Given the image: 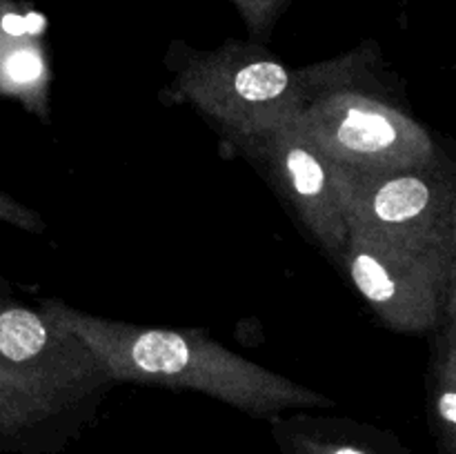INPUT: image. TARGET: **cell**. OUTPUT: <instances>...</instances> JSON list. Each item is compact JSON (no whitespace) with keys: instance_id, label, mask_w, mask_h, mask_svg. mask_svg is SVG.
Masks as SVG:
<instances>
[{"instance_id":"1","label":"cell","mask_w":456,"mask_h":454,"mask_svg":"<svg viewBox=\"0 0 456 454\" xmlns=\"http://www.w3.org/2000/svg\"><path fill=\"white\" fill-rule=\"evenodd\" d=\"M45 314L53 332L69 336L111 378L191 387L252 409L325 401L196 332L114 323L56 301Z\"/></svg>"},{"instance_id":"2","label":"cell","mask_w":456,"mask_h":454,"mask_svg":"<svg viewBox=\"0 0 456 454\" xmlns=\"http://www.w3.org/2000/svg\"><path fill=\"white\" fill-rule=\"evenodd\" d=\"M359 69L361 53L289 69L258 45L230 43L191 58L176 87L227 134H256L294 123L321 93L352 85Z\"/></svg>"},{"instance_id":"3","label":"cell","mask_w":456,"mask_h":454,"mask_svg":"<svg viewBox=\"0 0 456 454\" xmlns=\"http://www.w3.org/2000/svg\"><path fill=\"white\" fill-rule=\"evenodd\" d=\"M334 181L347 231L408 256L454 263V187L435 165L392 172L337 165Z\"/></svg>"},{"instance_id":"4","label":"cell","mask_w":456,"mask_h":454,"mask_svg":"<svg viewBox=\"0 0 456 454\" xmlns=\"http://www.w3.org/2000/svg\"><path fill=\"white\" fill-rule=\"evenodd\" d=\"M292 125L341 167L392 172L436 165V147L421 123L350 85L321 93Z\"/></svg>"},{"instance_id":"5","label":"cell","mask_w":456,"mask_h":454,"mask_svg":"<svg viewBox=\"0 0 456 454\" xmlns=\"http://www.w3.org/2000/svg\"><path fill=\"white\" fill-rule=\"evenodd\" d=\"M341 261L374 314L399 332L432 329L452 298L454 263L408 256L354 231H347Z\"/></svg>"},{"instance_id":"6","label":"cell","mask_w":456,"mask_h":454,"mask_svg":"<svg viewBox=\"0 0 456 454\" xmlns=\"http://www.w3.org/2000/svg\"><path fill=\"white\" fill-rule=\"evenodd\" d=\"M230 138L288 200L321 247L341 258L347 225L334 181L337 165L325 158L292 123L256 134H230Z\"/></svg>"},{"instance_id":"7","label":"cell","mask_w":456,"mask_h":454,"mask_svg":"<svg viewBox=\"0 0 456 454\" xmlns=\"http://www.w3.org/2000/svg\"><path fill=\"white\" fill-rule=\"evenodd\" d=\"M56 336L38 314L29 310H7L0 314V354L13 363L36 359Z\"/></svg>"},{"instance_id":"8","label":"cell","mask_w":456,"mask_h":454,"mask_svg":"<svg viewBox=\"0 0 456 454\" xmlns=\"http://www.w3.org/2000/svg\"><path fill=\"white\" fill-rule=\"evenodd\" d=\"M254 38H265L289 0H232Z\"/></svg>"},{"instance_id":"9","label":"cell","mask_w":456,"mask_h":454,"mask_svg":"<svg viewBox=\"0 0 456 454\" xmlns=\"http://www.w3.org/2000/svg\"><path fill=\"white\" fill-rule=\"evenodd\" d=\"M4 74L12 83L29 85L43 76V61L36 52L29 49H18L4 61Z\"/></svg>"},{"instance_id":"10","label":"cell","mask_w":456,"mask_h":454,"mask_svg":"<svg viewBox=\"0 0 456 454\" xmlns=\"http://www.w3.org/2000/svg\"><path fill=\"white\" fill-rule=\"evenodd\" d=\"M439 414H441V418L448 423V426H454L456 423V392H454L452 383H450V385L445 387L444 394H441Z\"/></svg>"},{"instance_id":"11","label":"cell","mask_w":456,"mask_h":454,"mask_svg":"<svg viewBox=\"0 0 456 454\" xmlns=\"http://www.w3.org/2000/svg\"><path fill=\"white\" fill-rule=\"evenodd\" d=\"M334 454H361V452L359 450H352V448H341V450H337Z\"/></svg>"}]
</instances>
